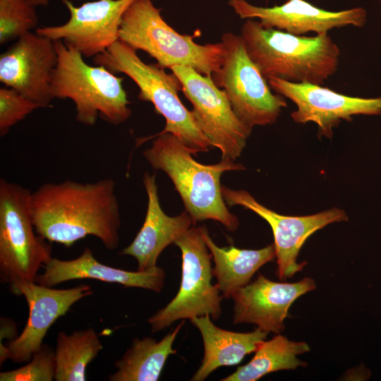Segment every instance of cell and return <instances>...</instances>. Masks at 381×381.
<instances>
[{
	"instance_id": "cell-27",
	"label": "cell",
	"mask_w": 381,
	"mask_h": 381,
	"mask_svg": "<svg viewBox=\"0 0 381 381\" xmlns=\"http://www.w3.org/2000/svg\"><path fill=\"white\" fill-rule=\"evenodd\" d=\"M38 104L13 88H0V136H5L10 129L35 109Z\"/></svg>"
},
{
	"instance_id": "cell-18",
	"label": "cell",
	"mask_w": 381,
	"mask_h": 381,
	"mask_svg": "<svg viewBox=\"0 0 381 381\" xmlns=\"http://www.w3.org/2000/svg\"><path fill=\"white\" fill-rule=\"evenodd\" d=\"M143 181L147 195L145 220L131 243L120 252L121 255L133 257L138 262V270L141 272L157 267L164 249L195 225L186 211L176 217L164 213L159 204L155 174L145 172Z\"/></svg>"
},
{
	"instance_id": "cell-17",
	"label": "cell",
	"mask_w": 381,
	"mask_h": 381,
	"mask_svg": "<svg viewBox=\"0 0 381 381\" xmlns=\"http://www.w3.org/2000/svg\"><path fill=\"white\" fill-rule=\"evenodd\" d=\"M315 289V282L310 277L288 283L274 282L259 274L255 281L233 293V322L253 324L267 333L280 334L291 304Z\"/></svg>"
},
{
	"instance_id": "cell-16",
	"label": "cell",
	"mask_w": 381,
	"mask_h": 381,
	"mask_svg": "<svg viewBox=\"0 0 381 381\" xmlns=\"http://www.w3.org/2000/svg\"><path fill=\"white\" fill-rule=\"evenodd\" d=\"M229 5L241 19L258 18L265 28L297 35L309 32L316 35L328 33L333 28L348 25L361 28L367 17L363 8L329 11L305 0H287L273 7L256 6L246 0H229Z\"/></svg>"
},
{
	"instance_id": "cell-24",
	"label": "cell",
	"mask_w": 381,
	"mask_h": 381,
	"mask_svg": "<svg viewBox=\"0 0 381 381\" xmlns=\"http://www.w3.org/2000/svg\"><path fill=\"white\" fill-rule=\"evenodd\" d=\"M103 349L92 328L71 334L59 332L54 350L56 381H85L86 368Z\"/></svg>"
},
{
	"instance_id": "cell-15",
	"label": "cell",
	"mask_w": 381,
	"mask_h": 381,
	"mask_svg": "<svg viewBox=\"0 0 381 381\" xmlns=\"http://www.w3.org/2000/svg\"><path fill=\"white\" fill-rule=\"evenodd\" d=\"M58 61L54 41L35 32L16 40L0 55V81L42 107L54 99L51 82Z\"/></svg>"
},
{
	"instance_id": "cell-28",
	"label": "cell",
	"mask_w": 381,
	"mask_h": 381,
	"mask_svg": "<svg viewBox=\"0 0 381 381\" xmlns=\"http://www.w3.org/2000/svg\"><path fill=\"white\" fill-rule=\"evenodd\" d=\"M35 6H46L49 4L50 0H29Z\"/></svg>"
},
{
	"instance_id": "cell-19",
	"label": "cell",
	"mask_w": 381,
	"mask_h": 381,
	"mask_svg": "<svg viewBox=\"0 0 381 381\" xmlns=\"http://www.w3.org/2000/svg\"><path fill=\"white\" fill-rule=\"evenodd\" d=\"M44 272L37 276L38 284L53 287L73 279H93L124 287H136L157 293L164 284L165 272L159 267L147 271H128L99 262L92 250L86 247L76 258L69 260L52 258L44 267Z\"/></svg>"
},
{
	"instance_id": "cell-3",
	"label": "cell",
	"mask_w": 381,
	"mask_h": 381,
	"mask_svg": "<svg viewBox=\"0 0 381 381\" xmlns=\"http://www.w3.org/2000/svg\"><path fill=\"white\" fill-rule=\"evenodd\" d=\"M263 77L322 85L337 71L340 50L328 33L312 37L265 28L247 19L241 35Z\"/></svg>"
},
{
	"instance_id": "cell-25",
	"label": "cell",
	"mask_w": 381,
	"mask_h": 381,
	"mask_svg": "<svg viewBox=\"0 0 381 381\" xmlns=\"http://www.w3.org/2000/svg\"><path fill=\"white\" fill-rule=\"evenodd\" d=\"M35 6L29 0H0V44L31 32L38 23Z\"/></svg>"
},
{
	"instance_id": "cell-9",
	"label": "cell",
	"mask_w": 381,
	"mask_h": 381,
	"mask_svg": "<svg viewBox=\"0 0 381 381\" xmlns=\"http://www.w3.org/2000/svg\"><path fill=\"white\" fill-rule=\"evenodd\" d=\"M181 251V280L175 297L147 320L152 332H157L180 320L210 315L214 320L222 314L223 298L216 284L212 255L200 227H190L174 243Z\"/></svg>"
},
{
	"instance_id": "cell-10",
	"label": "cell",
	"mask_w": 381,
	"mask_h": 381,
	"mask_svg": "<svg viewBox=\"0 0 381 381\" xmlns=\"http://www.w3.org/2000/svg\"><path fill=\"white\" fill-rule=\"evenodd\" d=\"M170 69L179 79L181 91L193 105V116L211 146L220 150L222 159L236 160L253 128L238 118L227 95L211 77L188 66H174Z\"/></svg>"
},
{
	"instance_id": "cell-4",
	"label": "cell",
	"mask_w": 381,
	"mask_h": 381,
	"mask_svg": "<svg viewBox=\"0 0 381 381\" xmlns=\"http://www.w3.org/2000/svg\"><path fill=\"white\" fill-rule=\"evenodd\" d=\"M57 64L51 82L53 99H71L80 123L94 126L98 117L113 125L126 122L132 111L118 77L103 66H90L77 50L61 40L54 41Z\"/></svg>"
},
{
	"instance_id": "cell-22",
	"label": "cell",
	"mask_w": 381,
	"mask_h": 381,
	"mask_svg": "<svg viewBox=\"0 0 381 381\" xmlns=\"http://www.w3.org/2000/svg\"><path fill=\"white\" fill-rule=\"evenodd\" d=\"M185 320L160 341L152 337L134 338L131 346L114 363L116 371L109 381H157L170 355L176 353L173 344Z\"/></svg>"
},
{
	"instance_id": "cell-11",
	"label": "cell",
	"mask_w": 381,
	"mask_h": 381,
	"mask_svg": "<svg viewBox=\"0 0 381 381\" xmlns=\"http://www.w3.org/2000/svg\"><path fill=\"white\" fill-rule=\"evenodd\" d=\"M222 193L226 205L248 209L269 224L274 236L276 274L280 280L292 277L306 265V261L298 263L297 258L310 236L330 224L349 219L345 211L338 207L305 216L282 215L260 204L246 190L222 186Z\"/></svg>"
},
{
	"instance_id": "cell-21",
	"label": "cell",
	"mask_w": 381,
	"mask_h": 381,
	"mask_svg": "<svg viewBox=\"0 0 381 381\" xmlns=\"http://www.w3.org/2000/svg\"><path fill=\"white\" fill-rule=\"evenodd\" d=\"M202 236L213 260V276L223 298H231L234 291L247 285L254 274L276 258L274 244L258 250L241 249L234 246L221 248L213 241L207 229L200 226Z\"/></svg>"
},
{
	"instance_id": "cell-13",
	"label": "cell",
	"mask_w": 381,
	"mask_h": 381,
	"mask_svg": "<svg viewBox=\"0 0 381 381\" xmlns=\"http://www.w3.org/2000/svg\"><path fill=\"white\" fill-rule=\"evenodd\" d=\"M267 82L277 94L296 104V109L291 114L294 122L314 123L318 127L319 135L327 138L332 137L334 128L342 121H351L353 116L381 114V97H351L320 85L276 78H270Z\"/></svg>"
},
{
	"instance_id": "cell-26",
	"label": "cell",
	"mask_w": 381,
	"mask_h": 381,
	"mask_svg": "<svg viewBox=\"0 0 381 381\" xmlns=\"http://www.w3.org/2000/svg\"><path fill=\"white\" fill-rule=\"evenodd\" d=\"M55 373V352L49 346L42 344L26 365L13 370L1 372L0 380L52 381L54 380Z\"/></svg>"
},
{
	"instance_id": "cell-23",
	"label": "cell",
	"mask_w": 381,
	"mask_h": 381,
	"mask_svg": "<svg viewBox=\"0 0 381 381\" xmlns=\"http://www.w3.org/2000/svg\"><path fill=\"white\" fill-rule=\"evenodd\" d=\"M304 341H294L277 334L270 340L260 343L253 358L246 364L222 379V381H255L263 376L283 370H294L306 367L308 363L298 355L310 351Z\"/></svg>"
},
{
	"instance_id": "cell-14",
	"label": "cell",
	"mask_w": 381,
	"mask_h": 381,
	"mask_svg": "<svg viewBox=\"0 0 381 381\" xmlns=\"http://www.w3.org/2000/svg\"><path fill=\"white\" fill-rule=\"evenodd\" d=\"M69 11L62 25L44 26L36 32L53 41L61 40L83 56L95 57L119 40L122 18L135 0H96L75 6L61 0Z\"/></svg>"
},
{
	"instance_id": "cell-1",
	"label": "cell",
	"mask_w": 381,
	"mask_h": 381,
	"mask_svg": "<svg viewBox=\"0 0 381 381\" xmlns=\"http://www.w3.org/2000/svg\"><path fill=\"white\" fill-rule=\"evenodd\" d=\"M115 188L111 179L41 185L31 192L29 200L35 231L50 243L67 248L93 236L107 249H116L121 222Z\"/></svg>"
},
{
	"instance_id": "cell-8",
	"label": "cell",
	"mask_w": 381,
	"mask_h": 381,
	"mask_svg": "<svg viewBox=\"0 0 381 381\" xmlns=\"http://www.w3.org/2000/svg\"><path fill=\"white\" fill-rule=\"evenodd\" d=\"M224 56L211 78L227 95L238 118L253 128L275 123L285 97L271 91L267 80L248 56L241 35L225 32L222 37Z\"/></svg>"
},
{
	"instance_id": "cell-12",
	"label": "cell",
	"mask_w": 381,
	"mask_h": 381,
	"mask_svg": "<svg viewBox=\"0 0 381 381\" xmlns=\"http://www.w3.org/2000/svg\"><path fill=\"white\" fill-rule=\"evenodd\" d=\"M10 289L13 294L25 297L29 316L19 336L1 344V364L7 359L16 363L30 361L42 346L48 329L56 320L65 315L74 303L92 294L87 284L57 289L36 282H24L11 285Z\"/></svg>"
},
{
	"instance_id": "cell-6",
	"label": "cell",
	"mask_w": 381,
	"mask_h": 381,
	"mask_svg": "<svg viewBox=\"0 0 381 381\" xmlns=\"http://www.w3.org/2000/svg\"><path fill=\"white\" fill-rule=\"evenodd\" d=\"M160 12L152 0H135L123 16L119 40L145 52L162 68L188 66L211 77L224 60L222 42L198 44L193 36L181 35L171 28Z\"/></svg>"
},
{
	"instance_id": "cell-20",
	"label": "cell",
	"mask_w": 381,
	"mask_h": 381,
	"mask_svg": "<svg viewBox=\"0 0 381 381\" xmlns=\"http://www.w3.org/2000/svg\"><path fill=\"white\" fill-rule=\"evenodd\" d=\"M190 322L198 329L204 345V356L192 381H202L220 367L238 364L247 354L255 352L268 334L259 328L250 332L223 329L210 315L196 317Z\"/></svg>"
},
{
	"instance_id": "cell-7",
	"label": "cell",
	"mask_w": 381,
	"mask_h": 381,
	"mask_svg": "<svg viewBox=\"0 0 381 381\" xmlns=\"http://www.w3.org/2000/svg\"><path fill=\"white\" fill-rule=\"evenodd\" d=\"M31 191L0 180V278L10 286L35 282L52 257L51 243L35 231L29 208Z\"/></svg>"
},
{
	"instance_id": "cell-2",
	"label": "cell",
	"mask_w": 381,
	"mask_h": 381,
	"mask_svg": "<svg viewBox=\"0 0 381 381\" xmlns=\"http://www.w3.org/2000/svg\"><path fill=\"white\" fill-rule=\"evenodd\" d=\"M153 139L143 152L150 166L164 171L180 195L186 211L194 224L212 219L229 231L238 226L237 217L230 212L222 193L220 177L224 171L243 170L245 167L230 159L202 164L195 161L188 149L173 134L159 133L136 140V146Z\"/></svg>"
},
{
	"instance_id": "cell-5",
	"label": "cell",
	"mask_w": 381,
	"mask_h": 381,
	"mask_svg": "<svg viewBox=\"0 0 381 381\" xmlns=\"http://www.w3.org/2000/svg\"><path fill=\"white\" fill-rule=\"evenodd\" d=\"M136 52L119 40L95 56L94 64L133 80L139 88L138 98L151 102L155 111L164 118L166 125L159 133L175 135L193 155L207 152L211 147L209 140L178 96V91L182 90L179 79L157 64L143 62Z\"/></svg>"
}]
</instances>
